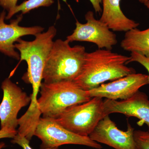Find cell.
Returning <instances> with one entry per match:
<instances>
[{"mask_svg": "<svg viewBox=\"0 0 149 149\" xmlns=\"http://www.w3.org/2000/svg\"><path fill=\"white\" fill-rule=\"evenodd\" d=\"M130 59L106 49L86 52L82 71L73 81L83 90L89 91L106 81L136 73L134 68L126 66Z\"/></svg>", "mask_w": 149, "mask_h": 149, "instance_id": "6da1fadb", "label": "cell"}, {"mask_svg": "<svg viewBox=\"0 0 149 149\" xmlns=\"http://www.w3.org/2000/svg\"><path fill=\"white\" fill-rule=\"evenodd\" d=\"M67 40L54 41L43 72L44 83L74 81L82 71L85 48L82 45L71 47Z\"/></svg>", "mask_w": 149, "mask_h": 149, "instance_id": "7a4b0ae2", "label": "cell"}, {"mask_svg": "<svg viewBox=\"0 0 149 149\" xmlns=\"http://www.w3.org/2000/svg\"><path fill=\"white\" fill-rule=\"evenodd\" d=\"M38 106L43 117L56 118L68 108L86 102L92 98L73 81L43 82L40 87Z\"/></svg>", "mask_w": 149, "mask_h": 149, "instance_id": "3957f363", "label": "cell"}, {"mask_svg": "<svg viewBox=\"0 0 149 149\" xmlns=\"http://www.w3.org/2000/svg\"><path fill=\"white\" fill-rule=\"evenodd\" d=\"M56 32V27L51 26L46 32L36 35L33 41L20 38L15 44V49L19 52L20 62L25 61L28 67L23 80L32 85V91L35 93L40 91L44 68Z\"/></svg>", "mask_w": 149, "mask_h": 149, "instance_id": "277c9868", "label": "cell"}, {"mask_svg": "<svg viewBox=\"0 0 149 149\" xmlns=\"http://www.w3.org/2000/svg\"><path fill=\"white\" fill-rule=\"evenodd\" d=\"M106 116L103 98L94 97L89 101L70 107L55 119L70 132L89 136Z\"/></svg>", "mask_w": 149, "mask_h": 149, "instance_id": "5b68a950", "label": "cell"}, {"mask_svg": "<svg viewBox=\"0 0 149 149\" xmlns=\"http://www.w3.org/2000/svg\"><path fill=\"white\" fill-rule=\"evenodd\" d=\"M35 136L42 141V149L58 148L67 144L82 145L101 149V145L89 136H79L65 129L55 118H40L35 129Z\"/></svg>", "mask_w": 149, "mask_h": 149, "instance_id": "8992f818", "label": "cell"}, {"mask_svg": "<svg viewBox=\"0 0 149 149\" xmlns=\"http://www.w3.org/2000/svg\"><path fill=\"white\" fill-rule=\"evenodd\" d=\"M87 22L84 24L76 21L75 29L66 40L70 43L74 41L87 42L94 43L99 49L111 50L117 44L116 35L108 26L100 19H97L94 13L89 11L85 15Z\"/></svg>", "mask_w": 149, "mask_h": 149, "instance_id": "52a82bcc", "label": "cell"}, {"mask_svg": "<svg viewBox=\"0 0 149 149\" xmlns=\"http://www.w3.org/2000/svg\"><path fill=\"white\" fill-rule=\"evenodd\" d=\"M3 97L0 104L1 128L15 130L18 125L17 114L22 107L31 102V96L7 78L2 83Z\"/></svg>", "mask_w": 149, "mask_h": 149, "instance_id": "ba28073f", "label": "cell"}, {"mask_svg": "<svg viewBox=\"0 0 149 149\" xmlns=\"http://www.w3.org/2000/svg\"><path fill=\"white\" fill-rule=\"evenodd\" d=\"M149 84V75L142 73H132L112 82L103 83L88 91L91 98H105L117 100L130 98L144 85Z\"/></svg>", "mask_w": 149, "mask_h": 149, "instance_id": "9c48e42d", "label": "cell"}, {"mask_svg": "<svg viewBox=\"0 0 149 149\" xmlns=\"http://www.w3.org/2000/svg\"><path fill=\"white\" fill-rule=\"evenodd\" d=\"M135 129L128 123L127 130L118 129L115 122L107 115L100 120L89 137L98 143L114 149H136Z\"/></svg>", "mask_w": 149, "mask_h": 149, "instance_id": "30bf717a", "label": "cell"}, {"mask_svg": "<svg viewBox=\"0 0 149 149\" xmlns=\"http://www.w3.org/2000/svg\"><path fill=\"white\" fill-rule=\"evenodd\" d=\"M6 13L3 10L0 14V52L15 59L19 60L20 55L16 51L15 44L21 37L26 35L36 36L44 31V28L40 26L22 27L19 25L22 20V14L15 19L11 20L10 23L5 22Z\"/></svg>", "mask_w": 149, "mask_h": 149, "instance_id": "8fae6325", "label": "cell"}, {"mask_svg": "<svg viewBox=\"0 0 149 149\" xmlns=\"http://www.w3.org/2000/svg\"><path fill=\"white\" fill-rule=\"evenodd\" d=\"M105 113H120L127 117L139 119L137 124L142 126L146 124L149 132V100L146 93L139 91L130 98L118 101L105 99L103 100Z\"/></svg>", "mask_w": 149, "mask_h": 149, "instance_id": "7c38bea8", "label": "cell"}, {"mask_svg": "<svg viewBox=\"0 0 149 149\" xmlns=\"http://www.w3.org/2000/svg\"><path fill=\"white\" fill-rule=\"evenodd\" d=\"M120 0H102L103 10L100 20L114 32H126L137 28L139 23L128 18L120 6Z\"/></svg>", "mask_w": 149, "mask_h": 149, "instance_id": "4fadbf2b", "label": "cell"}, {"mask_svg": "<svg viewBox=\"0 0 149 149\" xmlns=\"http://www.w3.org/2000/svg\"><path fill=\"white\" fill-rule=\"evenodd\" d=\"M120 47L124 50L149 57V28L143 30L134 28L125 32Z\"/></svg>", "mask_w": 149, "mask_h": 149, "instance_id": "5bb4252c", "label": "cell"}, {"mask_svg": "<svg viewBox=\"0 0 149 149\" xmlns=\"http://www.w3.org/2000/svg\"><path fill=\"white\" fill-rule=\"evenodd\" d=\"M54 3V0H27L19 5H17L12 10L8 13L6 19H10L14 15L21 12L22 15L28 13L30 11L41 7H49Z\"/></svg>", "mask_w": 149, "mask_h": 149, "instance_id": "9a60e30c", "label": "cell"}, {"mask_svg": "<svg viewBox=\"0 0 149 149\" xmlns=\"http://www.w3.org/2000/svg\"><path fill=\"white\" fill-rule=\"evenodd\" d=\"M134 140L136 149H149V132L135 130Z\"/></svg>", "mask_w": 149, "mask_h": 149, "instance_id": "2e32d148", "label": "cell"}, {"mask_svg": "<svg viewBox=\"0 0 149 149\" xmlns=\"http://www.w3.org/2000/svg\"><path fill=\"white\" fill-rule=\"evenodd\" d=\"M130 59L128 61V63L132 62L139 63L146 68L149 73V57H147L136 52H131Z\"/></svg>", "mask_w": 149, "mask_h": 149, "instance_id": "e0dca14e", "label": "cell"}, {"mask_svg": "<svg viewBox=\"0 0 149 149\" xmlns=\"http://www.w3.org/2000/svg\"><path fill=\"white\" fill-rule=\"evenodd\" d=\"M11 143L13 144H17L23 149H33L29 145V141L18 133H17L16 136L12 139ZM42 149H58V148H48Z\"/></svg>", "mask_w": 149, "mask_h": 149, "instance_id": "ac0fdd59", "label": "cell"}, {"mask_svg": "<svg viewBox=\"0 0 149 149\" xmlns=\"http://www.w3.org/2000/svg\"><path fill=\"white\" fill-rule=\"evenodd\" d=\"M17 1L18 0H0V6L8 12L17 6Z\"/></svg>", "mask_w": 149, "mask_h": 149, "instance_id": "d6986e66", "label": "cell"}, {"mask_svg": "<svg viewBox=\"0 0 149 149\" xmlns=\"http://www.w3.org/2000/svg\"><path fill=\"white\" fill-rule=\"evenodd\" d=\"M17 133V130H10L6 128H1L0 130V139H13Z\"/></svg>", "mask_w": 149, "mask_h": 149, "instance_id": "ffe728a7", "label": "cell"}, {"mask_svg": "<svg viewBox=\"0 0 149 149\" xmlns=\"http://www.w3.org/2000/svg\"><path fill=\"white\" fill-rule=\"evenodd\" d=\"M77 2H79L80 0H74ZM92 3L93 8L96 13H101L102 10L101 4L102 2V0H89Z\"/></svg>", "mask_w": 149, "mask_h": 149, "instance_id": "44dd1931", "label": "cell"}, {"mask_svg": "<svg viewBox=\"0 0 149 149\" xmlns=\"http://www.w3.org/2000/svg\"><path fill=\"white\" fill-rule=\"evenodd\" d=\"M6 147V144L4 142H1L0 143V149Z\"/></svg>", "mask_w": 149, "mask_h": 149, "instance_id": "7402d4cb", "label": "cell"}, {"mask_svg": "<svg viewBox=\"0 0 149 149\" xmlns=\"http://www.w3.org/2000/svg\"><path fill=\"white\" fill-rule=\"evenodd\" d=\"M139 1L141 3L145 4L147 2H148V1H149V0H139Z\"/></svg>", "mask_w": 149, "mask_h": 149, "instance_id": "603a6c76", "label": "cell"}, {"mask_svg": "<svg viewBox=\"0 0 149 149\" xmlns=\"http://www.w3.org/2000/svg\"><path fill=\"white\" fill-rule=\"evenodd\" d=\"M144 4H145V5L149 9V1L147 2L146 3Z\"/></svg>", "mask_w": 149, "mask_h": 149, "instance_id": "cb8c5ba5", "label": "cell"}]
</instances>
